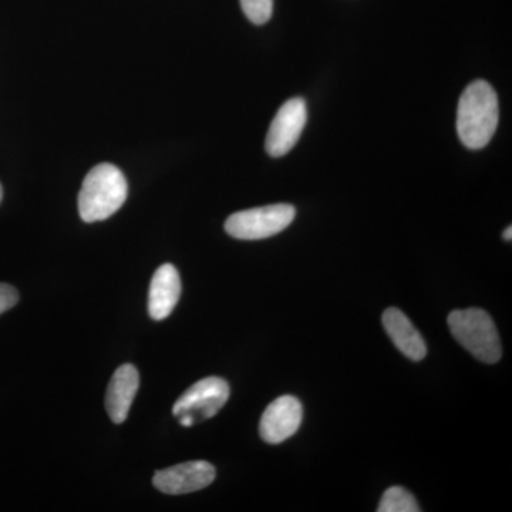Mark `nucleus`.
Instances as JSON below:
<instances>
[{
    "label": "nucleus",
    "mask_w": 512,
    "mask_h": 512,
    "mask_svg": "<svg viewBox=\"0 0 512 512\" xmlns=\"http://www.w3.org/2000/svg\"><path fill=\"white\" fill-rule=\"evenodd\" d=\"M19 302V293L13 286L0 284V315L12 309Z\"/></svg>",
    "instance_id": "4468645a"
},
{
    "label": "nucleus",
    "mask_w": 512,
    "mask_h": 512,
    "mask_svg": "<svg viewBox=\"0 0 512 512\" xmlns=\"http://www.w3.org/2000/svg\"><path fill=\"white\" fill-rule=\"evenodd\" d=\"M215 476L217 471L208 461H187V463L157 471L153 484L164 494H190L207 488L215 480Z\"/></svg>",
    "instance_id": "0eeeda50"
},
{
    "label": "nucleus",
    "mask_w": 512,
    "mask_h": 512,
    "mask_svg": "<svg viewBox=\"0 0 512 512\" xmlns=\"http://www.w3.org/2000/svg\"><path fill=\"white\" fill-rule=\"evenodd\" d=\"M503 237H504L505 241H511V239H512V228L511 227H508L507 229H505Z\"/></svg>",
    "instance_id": "2eb2a0df"
},
{
    "label": "nucleus",
    "mask_w": 512,
    "mask_h": 512,
    "mask_svg": "<svg viewBox=\"0 0 512 512\" xmlns=\"http://www.w3.org/2000/svg\"><path fill=\"white\" fill-rule=\"evenodd\" d=\"M448 328L454 339L476 359L497 363L503 355L501 340L493 318L483 309L470 308L448 315Z\"/></svg>",
    "instance_id": "7ed1b4c3"
},
{
    "label": "nucleus",
    "mask_w": 512,
    "mask_h": 512,
    "mask_svg": "<svg viewBox=\"0 0 512 512\" xmlns=\"http://www.w3.org/2000/svg\"><path fill=\"white\" fill-rule=\"evenodd\" d=\"M229 384L221 377H207L192 384L175 402L173 414L183 427H192L214 417L227 404Z\"/></svg>",
    "instance_id": "20e7f679"
},
{
    "label": "nucleus",
    "mask_w": 512,
    "mask_h": 512,
    "mask_svg": "<svg viewBox=\"0 0 512 512\" xmlns=\"http://www.w3.org/2000/svg\"><path fill=\"white\" fill-rule=\"evenodd\" d=\"M241 6L254 25H265L274 12V0H241Z\"/></svg>",
    "instance_id": "ddd939ff"
},
{
    "label": "nucleus",
    "mask_w": 512,
    "mask_h": 512,
    "mask_svg": "<svg viewBox=\"0 0 512 512\" xmlns=\"http://www.w3.org/2000/svg\"><path fill=\"white\" fill-rule=\"evenodd\" d=\"M3 200V188L2 185H0V202Z\"/></svg>",
    "instance_id": "dca6fc26"
},
{
    "label": "nucleus",
    "mask_w": 512,
    "mask_h": 512,
    "mask_svg": "<svg viewBox=\"0 0 512 512\" xmlns=\"http://www.w3.org/2000/svg\"><path fill=\"white\" fill-rule=\"evenodd\" d=\"M126 177L116 165H96L84 178L79 194V214L84 222L104 221L127 200Z\"/></svg>",
    "instance_id": "f03ea898"
},
{
    "label": "nucleus",
    "mask_w": 512,
    "mask_h": 512,
    "mask_svg": "<svg viewBox=\"0 0 512 512\" xmlns=\"http://www.w3.org/2000/svg\"><path fill=\"white\" fill-rule=\"evenodd\" d=\"M296 210L289 204L266 205L232 214L225 222V231L232 238L258 241L274 237L295 220Z\"/></svg>",
    "instance_id": "39448f33"
},
{
    "label": "nucleus",
    "mask_w": 512,
    "mask_h": 512,
    "mask_svg": "<svg viewBox=\"0 0 512 512\" xmlns=\"http://www.w3.org/2000/svg\"><path fill=\"white\" fill-rule=\"evenodd\" d=\"M303 419L302 404L295 396L278 397L262 414L259 434L269 444L284 443L291 439L301 427Z\"/></svg>",
    "instance_id": "6e6552de"
},
{
    "label": "nucleus",
    "mask_w": 512,
    "mask_h": 512,
    "mask_svg": "<svg viewBox=\"0 0 512 512\" xmlns=\"http://www.w3.org/2000/svg\"><path fill=\"white\" fill-rule=\"evenodd\" d=\"M498 126V97L490 83L477 80L461 94L457 110V133L470 150L490 143Z\"/></svg>",
    "instance_id": "f257e3e1"
},
{
    "label": "nucleus",
    "mask_w": 512,
    "mask_h": 512,
    "mask_svg": "<svg viewBox=\"0 0 512 512\" xmlns=\"http://www.w3.org/2000/svg\"><path fill=\"white\" fill-rule=\"evenodd\" d=\"M138 387L140 375L133 365L120 366L114 372L106 394V410L113 423L121 424L126 421Z\"/></svg>",
    "instance_id": "9d476101"
},
{
    "label": "nucleus",
    "mask_w": 512,
    "mask_h": 512,
    "mask_svg": "<svg viewBox=\"0 0 512 512\" xmlns=\"http://www.w3.org/2000/svg\"><path fill=\"white\" fill-rule=\"evenodd\" d=\"M383 326L396 348L414 362L423 360L427 346L419 330L400 309L389 308L383 313Z\"/></svg>",
    "instance_id": "9b49d317"
},
{
    "label": "nucleus",
    "mask_w": 512,
    "mask_h": 512,
    "mask_svg": "<svg viewBox=\"0 0 512 512\" xmlns=\"http://www.w3.org/2000/svg\"><path fill=\"white\" fill-rule=\"evenodd\" d=\"M379 512H419L420 507L412 493L403 487H392L383 494Z\"/></svg>",
    "instance_id": "f8f14e48"
},
{
    "label": "nucleus",
    "mask_w": 512,
    "mask_h": 512,
    "mask_svg": "<svg viewBox=\"0 0 512 512\" xmlns=\"http://www.w3.org/2000/svg\"><path fill=\"white\" fill-rule=\"evenodd\" d=\"M180 296L181 278L177 268L171 264L161 265L151 279L148 292V313L151 318H168L180 301Z\"/></svg>",
    "instance_id": "1a4fd4ad"
},
{
    "label": "nucleus",
    "mask_w": 512,
    "mask_h": 512,
    "mask_svg": "<svg viewBox=\"0 0 512 512\" xmlns=\"http://www.w3.org/2000/svg\"><path fill=\"white\" fill-rule=\"evenodd\" d=\"M306 120H308V109L302 97L286 101L276 113L266 136V151L269 156H286L301 138Z\"/></svg>",
    "instance_id": "423d86ee"
}]
</instances>
